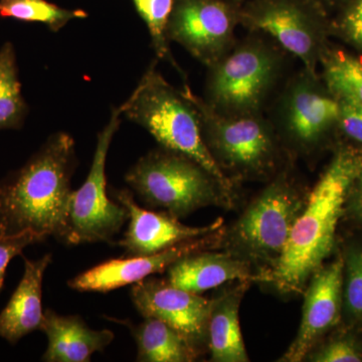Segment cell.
<instances>
[{"instance_id":"9","label":"cell","mask_w":362,"mask_h":362,"mask_svg":"<svg viewBox=\"0 0 362 362\" xmlns=\"http://www.w3.org/2000/svg\"><path fill=\"white\" fill-rule=\"evenodd\" d=\"M243 0H173L166 35L207 68L235 44Z\"/></svg>"},{"instance_id":"14","label":"cell","mask_w":362,"mask_h":362,"mask_svg":"<svg viewBox=\"0 0 362 362\" xmlns=\"http://www.w3.org/2000/svg\"><path fill=\"white\" fill-rule=\"evenodd\" d=\"M344 261L319 268L305 295L301 325L283 361L299 362L326 331L337 323L341 310Z\"/></svg>"},{"instance_id":"4","label":"cell","mask_w":362,"mask_h":362,"mask_svg":"<svg viewBox=\"0 0 362 362\" xmlns=\"http://www.w3.org/2000/svg\"><path fill=\"white\" fill-rule=\"evenodd\" d=\"M282 68L278 45L252 35L235 42L220 61L209 66L204 101L221 115L262 114Z\"/></svg>"},{"instance_id":"25","label":"cell","mask_w":362,"mask_h":362,"mask_svg":"<svg viewBox=\"0 0 362 362\" xmlns=\"http://www.w3.org/2000/svg\"><path fill=\"white\" fill-rule=\"evenodd\" d=\"M345 306L350 315L362 318V249L351 250L344 262Z\"/></svg>"},{"instance_id":"24","label":"cell","mask_w":362,"mask_h":362,"mask_svg":"<svg viewBox=\"0 0 362 362\" xmlns=\"http://www.w3.org/2000/svg\"><path fill=\"white\" fill-rule=\"evenodd\" d=\"M138 13L148 28L152 47L157 57L166 59L180 71L173 57L171 56L166 28L169 16L173 11V0H133Z\"/></svg>"},{"instance_id":"2","label":"cell","mask_w":362,"mask_h":362,"mask_svg":"<svg viewBox=\"0 0 362 362\" xmlns=\"http://www.w3.org/2000/svg\"><path fill=\"white\" fill-rule=\"evenodd\" d=\"M361 168V151L342 148L335 154L295 221L270 276L281 291H301L329 256L343 206Z\"/></svg>"},{"instance_id":"6","label":"cell","mask_w":362,"mask_h":362,"mask_svg":"<svg viewBox=\"0 0 362 362\" xmlns=\"http://www.w3.org/2000/svg\"><path fill=\"white\" fill-rule=\"evenodd\" d=\"M122 116V106L112 110L108 123L98 134L89 175L82 187L71 192L59 239L66 244L110 243L129 218L122 204L109 199L106 187L107 156Z\"/></svg>"},{"instance_id":"13","label":"cell","mask_w":362,"mask_h":362,"mask_svg":"<svg viewBox=\"0 0 362 362\" xmlns=\"http://www.w3.org/2000/svg\"><path fill=\"white\" fill-rule=\"evenodd\" d=\"M213 233L169 247L154 254L110 259L80 274L69 282L71 289L81 292L106 293L132 285L157 273L168 270L185 257L204 251L213 245Z\"/></svg>"},{"instance_id":"17","label":"cell","mask_w":362,"mask_h":362,"mask_svg":"<svg viewBox=\"0 0 362 362\" xmlns=\"http://www.w3.org/2000/svg\"><path fill=\"white\" fill-rule=\"evenodd\" d=\"M52 254L35 261L25 258V273L6 308L0 313V337L11 344L40 329L44 319L42 281Z\"/></svg>"},{"instance_id":"18","label":"cell","mask_w":362,"mask_h":362,"mask_svg":"<svg viewBox=\"0 0 362 362\" xmlns=\"http://www.w3.org/2000/svg\"><path fill=\"white\" fill-rule=\"evenodd\" d=\"M250 277L249 266L245 262L228 255L199 252L169 267L166 281L185 291L201 294L230 281Z\"/></svg>"},{"instance_id":"23","label":"cell","mask_w":362,"mask_h":362,"mask_svg":"<svg viewBox=\"0 0 362 362\" xmlns=\"http://www.w3.org/2000/svg\"><path fill=\"white\" fill-rule=\"evenodd\" d=\"M320 63L323 81L337 96H347L362 105V61L343 51L326 49Z\"/></svg>"},{"instance_id":"28","label":"cell","mask_w":362,"mask_h":362,"mask_svg":"<svg viewBox=\"0 0 362 362\" xmlns=\"http://www.w3.org/2000/svg\"><path fill=\"white\" fill-rule=\"evenodd\" d=\"M337 97L339 102L338 127L345 135L362 144V105L350 97Z\"/></svg>"},{"instance_id":"12","label":"cell","mask_w":362,"mask_h":362,"mask_svg":"<svg viewBox=\"0 0 362 362\" xmlns=\"http://www.w3.org/2000/svg\"><path fill=\"white\" fill-rule=\"evenodd\" d=\"M131 298L141 315L153 317L177 331L195 349L207 338L211 301L166 280L148 277L132 284Z\"/></svg>"},{"instance_id":"8","label":"cell","mask_w":362,"mask_h":362,"mask_svg":"<svg viewBox=\"0 0 362 362\" xmlns=\"http://www.w3.org/2000/svg\"><path fill=\"white\" fill-rule=\"evenodd\" d=\"M201 117L202 134L221 168L240 175H259L271 168L276 145L272 126L262 114L225 116L216 113L185 87Z\"/></svg>"},{"instance_id":"22","label":"cell","mask_w":362,"mask_h":362,"mask_svg":"<svg viewBox=\"0 0 362 362\" xmlns=\"http://www.w3.org/2000/svg\"><path fill=\"white\" fill-rule=\"evenodd\" d=\"M0 18L39 23L57 33L70 21L84 20L88 13L83 9H66L47 0H0Z\"/></svg>"},{"instance_id":"16","label":"cell","mask_w":362,"mask_h":362,"mask_svg":"<svg viewBox=\"0 0 362 362\" xmlns=\"http://www.w3.org/2000/svg\"><path fill=\"white\" fill-rule=\"evenodd\" d=\"M40 330L47 335V349L42 361L87 362L95 352L103 351L114 339L111 330L90 329L82 317L59 315L45 310Z\"/></svg>"},{"instance_id":"7","label":"cell","mask_w":362,"mask_h":362,"mask_svg":"<svg viewBox=\"0 0 362 362\" xmlns=\"http://www.w3.org/2000/svg\"><path fill=\"white\" fill-rule=\"evenodd\" d=\"M240 25L270 37L312 73L327 49L329 25L316 0H247L242 4Z\"/></svg>"},{"instance_id":"10","label":"cell","mask_w":362,"mask_h":362,"mask_svg":"<svg viewBox=\"0 0 362 362\" xmlns=\"http://www.w3.org/2000/svg\"><path fill=\"white\" fill-rule=\"evenodd\" d=\"M276 117L286 135L307 148L338 126L339 102L316 73L303 69L281 94Z\"/></svg>"},{"instance_id":"5","label":"cell","mask_w":362,"mask_h":362,"mask_svg":"<svg viewBox=\"0 0 362 362\" xmlns=\"http://www.w3.org/2000/svg\"><path fill=\"white\" fill-rule=\"evenodd\" d=\"M125 180L149 206L164 209L176 218L218 204L225 194L201 164L164 148L140 158Z\"/></svg>"},{"instance_id":"20","label":"cell","mask_w":362,"mask_h":362,"mask_svg":"<svg viewBox=\"0 0 362 362\" xmlns=\"http://www.w3.org/2000/svg\"><path fill=\"white\" fill-rule=\"evenodd\" d=\"M137 344V361L144 362H188L199 351L177 331L153 317H146L138 326L130 325Z\"/></svg>"},{"instance_id":"26","label":"cell","mask_w":362,"mask_h":362,"mask_svg":"<svg viewBox=\"0 0 362 362\" xmlns=\"http://www.w3.org/2000/svg\"><path fill=\"white\" fill-rule=\"evenodd\" d=\"M45 240L42 235L35 233H23L21 235L4 237L0 235V290L4 286L7 266L14 257L21 255L26 247L39 244Z\"/></svg>"},{"instance_id":"11","label":"cell","mask_w":362,"mask_h":362,"mask_svg":"<svg viewBox=\"0 0 362 362\" xmlns=\"http://www.w3.org/2000/svg\"><path fill=\"white\" fill-rule=\"evenodd\" d=\"M302 209L303 202L296 190L280 178L247 207L235 226V238L255 256L278 259Z\"/></svg>"},{"instance_id":"19","label":"cell","mask_w":362,"mask_h":362,"mask_svg":"<svg viewBox=\"0 0 362 362\" xmlns=\"http://www.w3.org/2000/svg\"><path fill=\"white\" fill-rule=\"evenodd\" d=\"M239 306L238 295L211 301L207 339L214 361H249L240 327Z\"/></svg>"},{"instance_id":"3","label":"cell","mask_w":362,"mask_h":362,"mask_svg":"<svg viewBox=\"0 0 362 362\" xmlns=\"http://www.w3.org/2000/svg\"><path fill=\"white\" fill-rule=\"evenodd\" d=\"M121 106L123 116L148 131L162 148L194 159L230 192L232 183L204 141L201 117L187 89L176 90L153 65Z\"/></svg>"},{"instance_id":"21","label":"cell","mask_w":362,"mask_h":362,"mask_svg":"<svg viewBox=\"0 0 362 362\" xmlns=\"http://www.w3.org/2000/svg\"><path fill=\"white\" fill-rule=\"evenodd\" d=\"M28 114L18 78L13 45L7 42L0 49V130L21 129Z\"/></svg>"},{"instance_id":"27","label":"cell","mask_w":362,"mask_h":362,"mask_svg":"<svg viewBox=\"0 0 362 362\" xmlns=\"http://www.w3.org/2000/svg\"><path fill=\"white\" fill-rule=\"evenodd\" d=\"M342 7L337 28L345 40L362 51V0H349Z\"/></svg>"},{"instance_id":"31","label":"cell","mask_w":362,"mask_h":362,"mask_svg":"<svg viewBox=\"0 0 362 362\" xmlns=\"http://www.w3.org/2000/svg\"><path fill=\"white\" fill-rule=\"evenodd\" d=\"M325 8L326 6H344L349 0H316Z\"/></svg>"},{"instance_id":"15","label":"cell","mask_w":362,"mask_h":362,"mask_svg":"<svg viewBox=\"0 0 362 362\" xmlns=\"http://www.w3.org/2000/svg\"><path fill=\"white\" fill-rule=\"evenodd\" d=\"M115 199L128 211L129 226L118 246L125 251L126 257H139L154 254L185 240L197 239L216 232L221 221L206 226L182 225L175 216L147 211L136 204L130 190L115 192Z\"/></svg>"},{"instance_id":"29","label":"cell","mask_w":362,"mask_h":362,"mask_svg":"<svg viewBox=\"0 0 362 362\" xmlns=\"http://www.w3.org/2000/svg\"><path fill=\"white\" fill-rule=\"evenodd\" d=\"M310 361L316 362H359L362 356L356 343L347 338L334 340L312 354Z\"/></svg>"},{"instance_id":"30","label":"cell","mask_w":362,"mask_h":362,"mask_svg":"<svg viewBox=\"0 0 362 362\" xmlns=\"http://www.w3.org/2000/svg\"><path fill=\"white\" fill-rule=\"evenodd\" d=\"M349 197V207L351 214L362 221V168L352 183Z\"/></svg>"},{"instance_id":"1","label":"cell","mask_w":362,"mask_h":362,"mask_svg":"<svg viewBox=\"0 0 362 362\" xmlns=\"http://www.w3.org/2000/svg\"><path fill=\"white\" fill-rule=\"evenodd\" d=\"M75 168V142L59 132L23 168L0 181V235L30 232L61 239Z\"/></svg>"}]
</instances>
